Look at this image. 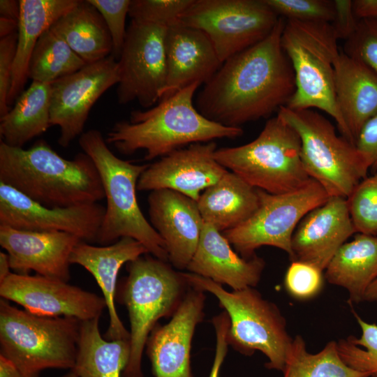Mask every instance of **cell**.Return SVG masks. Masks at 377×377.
<instances>
[{"label": "cell", "mask_w": 377, "mask_h": 377, "mask_svg": "<svg viewBox=\"0 0 377 377\" xmlns=\"http://www.w3.org/2000/svg\"><path fill=\"white\" fill-rule=\"evenodd\" d=\"M285 22L279 17L265 38L222 63L197 96L200 114L223 126L240 127L287 104L295 81L281 45Z\"/></svg>", "instance_id": "cell-1"}, {"label": "cell", "mask_w": 377, "mask_h": 377, "mask_svg": "<svg viewBox=\"0 0 377 377\" xmlns=\"http://www.w3.org/2000/svg\"><path fill=\"white\" fill-rule=\"evenodd\" d=\"M0 182L49 207L94 204L105 198L99 173L87 154L63 158L44 140L28 149L1 141Z\"/></svg>", "instance_id": "cell-2"}, {"label": "cell", "mask_w": 377, "mask_h": 377, "mask_svg": "<svg viewBox=\"0 0 377 377\" xmlns=\"http://www.w3.org/2000/svg\"><path fill=\"white\" fill-rule=\"evenodd\" d=\"M200 85L193 83L151 108L133 110L129 121L114 124L107 133V144L124 155L145 150V159L149 161L193 143L240 137L244 132L241 127L211 121L193 105V96Z\"/></svg>", "instance_id": "cell-3"}, {"label": "cell", "mask_w": 377, "mask_h": 377, "mask_svg": "<svg viewBox=\"0 0 377 377\" xmlns=\"http://www.w3.org/2000/svg\"><path fill=\"white\" fill-rule=\"evenodd\" d=\"M79 145L94 161L106 199L96 243L105 246L131 237L140 242L151 256L168 262L165 244L142 214L136 196L138 182L148 165L135 164L117 156L96 129L84 132L79 137Z\"/></svg>", "instance_id": "cell-4"}, {"label": "cell", "mask_w": 377, "mask_h": 377, "mask_svg": "<svg viewBox=\"0 0 377 377\" xmlns=\"http://www.w3.org/2000/svg\"><path fill=\"white\" fill-rule=\"evenodd\" d=\"M337 40L331 23L286 20L281 45L293 69L295 90L285 106L324 112L334 119L341 135L355 144L336 102Z\"/></svg>", "instance_id": "cell-5"}, {"label": "cell", "mask_w": 377, "mask_h": 377, "mask_svg": "<svg viewBox=\"0 0 377 377\" xmlns=\"http://www.w3.org/2000/svg\"><path fill=\"white\" fill-rule=\"evenodd\" d=\"M81 320L34 315L0 300V355L22 377H40L48 369H73Z\"/></svg>", "instance_id": "cell-6"}, {"label": "cell", "mask_w": 377, "mask_h": 377, "mask_svg": "<svg viewBox=\"0 0 377 377\" xmlns=\"http://www.w3.org/2000/svg\"><path fill=\"white\" fill-rule=\"evenodd\" d=\"M183 275L191 287L212 293L225 309L230 319L228 345L246 355L260 351L268 359L267 369L283 371L293 339L274 303L253 287L228 291L209 279L191 272Z\"/></svg>", "instance_id": "cell-7"}, {"label": "cell", "mask_w": 377, "mask_h": 377, "mask_svg": "<svg viewBox=\"0 0 377 377\" xmlns=\"http://www.w3.org/2000/svg\"><path fill=\"white\" fill-rule=\"evenodd\" d=\"M127 266L119 296L129 316L131 354L122 377H143L142 357L151 331L159 319L172 316L190 286L183 272L153 256L143 255Z\"/></svg>", "instance_id": "cell-8"}, {"label": "cell", "mask_w": 377, "mask_h": 377, "mask_svg": "<svg viewBox=\"0 0 377 377\" xmlns=\"http://www.w3.org/2000/svg\"><path fill=\"white\" fill-rule=\"evenodd\" d=\"M214 157L249 185L272 194L297 190L311 179L302 164L299 135L277 115L253 141L217 148Z\"/></svg>", "instance_id": "cell-9"}, {"label": "cell", "mask_w": 377, "mask_h": 377, "mask_svg": "<svg viewBox=\"0 0 377 377\" xmlns=\"http://www.w3.org/2000/svg\"><path fill=\"white\" fill-rule=\"evenodd\" d=\"M277 116L299 135L304 168L330 197L347 198L368 176L369 166L355 144L339 135L332 123L316 110L282 106Z\"/></svg>", "instance_id": "cell-10"}, {"label": "cell", "mask_w": 377, "mask_h": 377, "mask_svg": "<svg viewBox=\"0 0 377 377\" xmlns=\"http://www.w3.org/2000/svg\"><path fill=\"white\" fill-rule=\"evenodd\" d=\"M258 193L259 205L253 214L239 226L222 234L246 259L255 256L256 250L263 246L281 249L290 258L292 237L299 223L330 196L313 179L293 191L272 194L258 189Z\"/></svg>", "instance_id": "cell-11"}, {"label": "cell", "mask_w": 377, "mask_h": 377, "mask_svg": "<svg viewBox=\"0 0 377 377\" xmlns=\"http://www.w3.org/2000/svg\"><path fill=\"white\" fill-rule=\"evenodd\" d=\"M279 18L265 0H193L179 21L205 32L223 63L265 38Z\"/></svg>", "instance_id": "cell-12"}, {"label": "cell", "mask_w": 377, "mask_h": 377, "mask_svg": "<svg viewBox=\"0 0 377 377\" xmlns=\"http://www.w3.org/2000/svg\"><path fill=\"white\" fill-rule=\"evenodd\" d=\"M168 27L131 20L118 59L119 104L137 101L147 108L161 100L167 80Z\"/></svg>", "instance_id": "cell-13"}, {"label": "cell", "mask_w": 377, "mask_h": 377, "mask_svg": "<svg viewBox=\"0 0 377 377\" xmlns=\"http://www.w3.org/2000/svg\"><path fill=\"white\" fill-rule=\"evenodd\" d=\"M119 80L118 61L110 55L51 84L50 124L59 127V145L84 133L91 108Z\"/></svg>", "instance_id": "cell-14"}, {"label": "cell", "mask_w": 377, "mask_h": 377, "mask_svg": "<svg viewBox=\"0 0 377 377\" xmlns=\"http://www.w3.org/2000/svg\"><path fill=\"white\" fill-rule=\"evenodd\" d=\"M0 296L34 315L73 317L81 321L100 318L106 307L104 298L96 293L38 274L12 272L0 283Z\"/></svg>", "instance_id": "cell-15"}, {"label": "cell", "mask_w": 377, "mask_h": 377, "mask_svg": "<svg viewBox=\"0 0 377 377\" xmlns=\"http://www.w3.org/2000/svg\"><path fill=\"white\" fill-rule=\"evenodd\" d=\"M105 207L87 204L68 207L41 205L0 182V226L39 232H64L87 243L96 242Z\"/></svg>", "instance_id": "cell-16"}, {"label": "cell", "mask_w": 377, "mask_h": 377, "mask_svg": "<svg viewBox=\"0 0 377 377\" xmlns=\"http://www.w3.org/2000/svg\"><path fill=\"white\" fill-rule=\"evenodd\" d=\"M216 149L214 141L197 142L161 157L142 173L137 190L170 189L197 202L228 171L215 159Z\"/></svg>", "instance_id": "cell-17"}, {"label": "cell", "mask_w": 377, "mask_h": 377, "mask_svg": "<svg viewBox=\"0 0 377 377\" xmlns=\"http://www.w3.org/2000/svg\"><path fill=\"white\" fill-rule=\"evenodd\" d=\"M205 302L204 292L190 286L171 320L151 331L146 351L155 377H193L191 342L204 316Z\"/></svg>", "instance_id": "cell-18"}, {"label": "cell", "mask_w": 377, "mask_h": 377, "mask_svg": "<svg viewBox=\"0 0 377 377\" xmlns=\"http://www.w3.org/2000/svg\"><path fill=\"white\" fill-rule=\"evenodd\" d=\"M82 241L64 232L29 231L0 226V245L9 257L14 273L36 274L68 282L70 258Z\"/></svg>", "instance_id": "cell-19"}, {"label": "cell", "mask_w": 377, "mask_h": 377, "mask_svg": "<svg viewBox=\"0 0 377 377\" xmlns=\"http://www.w3.org/2000/svg\"><path fill=\"white\" fill-rule=\"evenodd\" d=\"M150 223L165 244L168 262L186 269L198 244L204 221L197 202L170 189L150 191L147 198Z\"/></svg>", "instance_id": "cell-20"}, {"label": "cell", "mask_w": 377, "mask_h": 377, "mask_svg": "<svg viewBox=\"0 0 377 377\" xmlns=\"http://www.w3.org/2000/svg\"><path fill=\"white\" fill-rule=\"evenodd\" d=\"M355 232L347 199L330 197L299 223L292 237L290 259L324 271L339 249Z\"/></svg>", "instance_id": "cell-21"}, {"label": "cell", "mask_w": 377, "mask_h": 377, "mask_svg": "<svg viewBox=\"0 0 377 377\" xmlns=\"http://www.w3.org/2000/svg\"><path fill=\"white\" fill-rule=\"evenodd\" d=\"M147 253V249L140 242L131 237H122L105 246L80 241L71 253V264L87 269L103 293L109 315V326L104 336L108 340L130 339V332L119 318L114 303L117 276L125 263Z\"/></svg>", "instance_id": "cell-22"}, {"label": "cell", "mask_w": 377, "mask_h": 377, "mask_svg": "<svg viewBox=\"0 0 377 377\" xmlns=\"http://www.w3.org/2000/svg\"><path fill=\"white\" fill-rule=\"evenodd\" d=\"M165 47L167 80L162 98L193 83L205 84L222 64L207 34L179 21L168 27Z\"/></svg>", "instance_id": "cell-23"}, {"label": "cell", "mask_w": 377, "mask_h": 377, "mask_svg": "<svg viewBox=\"0 0 377 377\" xmlns=\"http://www.w3.org/2000/svg\"><path fill=\"white\" fill-rule=\"evenodd\" d=\"M265 267V260L257 255L249 259L242 257L221 232L204 222L198 246L186 269L237 290L255 288Z\"/></svg>", "instance_id": "cell-24"}, {"label": "cell", "mask_w": 377, "mask_h": 377, "mask_svg": "<svg viewBox=\"0 0 377 377\" xmlns=\"http://www.w3.org/2000/svg\"><path fill=\"white\" fill-rule=\"evenodd\" d=\"M335 98L355 142L363 126L377 114V73L343 52L335 64Z\"/></svg>", "instance_id": "cell-25"}, {"label": "cell", "mask_w": 377, "mask_h": 377, "mask_svg": "<svg viewBox=\"0 0 377 377\" xmlns=\"http://www.w3.org/2000/svg\"><path fill=\"white\" fill-rule=\"evenodd\" d=\"M20 13L17 42L8 103H15L24 91L29 63L34 47L41 36L79 0H20Z\"/></svg>", "instance_id": "cell-26"}, {"label": "cell", "mask_w": 377, "mask_h": 377, "mask_svg": "<svg viewBox=\"0 0 377 377\" xmlns=\"http://www.w3.org/2000/svg\"><path fill=\"white\" fill-rule=\"evenodd\" d=\"M197 205L204 222L221 232L249 219L259 205L258 189L228 171L200 194Z\"/></svg>", "instance_id": "cell-27"}, {"label": "cell", "mask_w": 377, "mask_h": 377, "mask_svg": "<svg viewBox=\"0 0 377 377\" xmlns=\"http://www.w3.org/2000/svg\"><path fill=\"white\" fill-rule=\"evenodd\" d=\"M325 271L330 283L347 290L350 303L363 302L377 278V236L357 233L339 249Z\"/></svg>", "instance_id": "cell-28"}, {"label": "cell", "mask_w": 377, "mask_h": 377, "mask_svg": "<svg viewBox=\"0 0 377 377\" xmlns=\"http://www.w3.org/2000/svg\"><path fill=\"white\" fill-rule=\"evenodd\" d=\"M87 64L112 54V38L98 10L88 0L79 2L50 28Z\"/></svg>", "instance_id": "cell-29"}, {"label": "cell", "mask_w": 377, "mask_h": 377, "mask_svg": "<svg viewBox=\"0 0 377 377\" xmlns=\"http://www.w3.org/2000/svg\"><path fill=\"white\" fill-rule=\"evenodd\" d=\"M51 84L32 81L17 98L13 108L0 118L3 142L22 148L29 140L52 126L50 124Z\"/></svg>", "instance_id": "cell-30"}, {"label": "cell", "mask_w": 377, "mask_h": 377, "mask_svg": "<svg viewBox=\"0 0 377 377\" xmlns=\"http://www.w3.org/2000/svg\"><path fill=\"white\" fill-rule=\"evenodd\" d=\"M99 318L81 321L77 353L71 371L78 377H121L131 354L130 339L102 337Z\"/></svg>", "instance_id": "cell-31"}, {"label": "cell", "mask_w": 377, "mask_h": 377, "mask_svg": "<svg viewBox=\"0 0 377 377\" xmlns=\"http://www.w3.org/2000/svg\"><path fill=\"white\" fill-rule=\"evenodd\" d=\"M282 372L283 377H369L342 360L337 341H330L320 351L311 353L300 335L293 340Z\"/></svg>", "instance_id": "cell-32"}, {"label": "cell", "mask_w": 377, "mask_h": 377, "mask_svg": "<svg viewBox=\"0 0 377 377\" xmlns=\"http://www.w3.org/2000/svg\"><path fill=\"white\" fill-rule=\"evenodd\" d=\"M87 64L51 29L38 39L29 63L32 81L52 84L73 74Z\"/></svg>", "instance_id": "cell-33"}, {"label": "cell", "mask_w": 377, "mask_h": 377, "mask_svg": "<svg viewBox=\"0 0 377 377\" xmlns=\"http://www.w3.org/2000/svg\"><path fill=\"white\" fill-rule=\"evenodd\" d=\"M353 315L361 329V336H349L337 341L342 360L350 367L377 377V325L363 320L354 310Z\"/></svg>", "instance_id": "cell-34"}, {"label": "cell", "mask_w": 377, "mask_h": 377, "mask_svg": "<svg viewBox=\"0 0 377 377\" xmlns=\"http://www.w3.org/2000/svg\"><path fill=\"white\" fill-rule=\"evenodd\" d=\"M346 199L356 233L377 236V172L363 179Z\"/></svg>", "instance_id": "cell-35"}, {"label": "cell", "mask_w": 377, "mask_h": 377, "mask_svg": "<svg viewBox=\"0 0 377 377\" xmlns=\"http://www.w3.org/2000/svg\"><path fill=\"white\" fill-rule=\"evenodd\" d=\"M274 13L286 20L331 23L334 17L333 1L265 0Z\"/></svg>", "instance_id": "cell-36"}, {"label": "cell", "mask_w": 377, "mask_h": 377, "mask_svg": "<svg viewBox=\"0 0 377 377\" xmlns=\"http://www.w3.org/2000/svg\"><path fill=\"white\" fill-rule=\"evenodd\" d=\"M193 0H131L128 15L131 20L161 24L177 22Z\"/></svg>", "instance_id": "cell-37"}, {"label": "cell", "mask_w": 377, "mask_h": 377, "mask_svg": "<svg viewBox=\"0 0 377 377\" xmlns=\"http://www.w3.org/2000/svg\"><path fill=\"white\" fill-rule=\"evenodd\" d=\"M323 270L313 265L291 261L284 276V286L288 294L298 300H308L316 296L324 284Z\"/></svg>", "instance_id": "cell-38"}, {"label": "cell", "mask_w": 377, "mask_h": 377, "mask_svg": "<svg viewBox=\"0 0 377 377\" xmlns=\"http://www.w3.org/2000/svg\"><path fill=\"white\" fill-rule=\"evenodd\" d=\"M343 52L377 73V20H359L355 31L346 40Z\"/></svg>", "instance_id": "cell-39"}, {"label": "cell", "mask_w": 377, "mask_h": 377, "mask_svg": "<svg viewBox=\"0 0 377 377\" xmlns=\"http://www.w3.org/2000/svg\"><path fill=\"white\" fill-rule=\"evenodd\" d=\"M103 17L112 42L114 58L118 61L126 34V18L131 0H88Z\"/></svg>", "instance_id": "cell-40"}, {"label": "cell", "mask_w": 377, "mask_h": 377, "mask_svg": "<svg viewBox=\"0 0 377 377\" xmlns=\"http://www.w3.org/2000/svg\"><path fill=\"white\" fill-rule=\"evenodd\" d=\"M0 38V116L1 117L10 109L8 103V96L16 54L17 31Z\"/></svg>", "instance_id": "cell-41"}, {"label": "cell", "mask_w": 377, "mask_h": 377, "mask_svg": "<svg viewBox=\"0 0 377 377\" xmlns=\"http://www.w3.org/2000/svg\"><path fill=\"white\" fill-rule=\"evenodd\" d=\"M334 17L331 22L337 38L347 40L355 31L359 20L353 7V1L334 0Z\"/></svg>", "instance_id": "cell-42"}, {"label": "cell", "mask_w": 377, "mask_h": 377, "mask_svg": "<svg viewBox=\"0 0 377 377\" xmlns=\"http://www.w3.org/2000/svg\"><path fill=\"white\" fill-rule=\"evenodd\" d=\"M355 145L370 170L377 172V114L363 126L355 140Z\"/></svg>", "instance_id": "cell-43"}, {"label": "cell", "mask_w": 377, "mask_h": 377, "mask_svg": "<svg viewBox=\"0 0 377 377\" xmlns=\"http://www.w3.org/2000/svg\"><path fill=\"white\" fill-rule=\"evenodd\" d=\"M216 333V351L209 377H219L221 367L228 353L227 334L230 327V319L224 311L212 319Z\"/></svg>", "instance_id": "cell-44"}, {"label": "cell", "mask_w": 377, "mask_h": 377, "mask_svg": "<svg viewBox=\"0 0 377 377\" xmlns=\"http://www.w3.org/2000/svg\"><path fill=\"white\" fill-rule=\"evenodd\" d=\"M353 7L358 20H377V0H354Z\"/></svg>", "instance_id": "cell-45"}, {"label": "cell", "mask_w": 377, "mask_h": 377, "mask_svg": "<svg viewBox=\"0 0 377 377\" xmlns=\"http://www.w3.org/2000/svg\"><path fill=\"white\" fill-rule=\"evenodd\" d=\"M20 6L19 1L1 0L0 17H3L19 22Z\"/></svg>", "instance_id": "cell-46"}, {"label": "cell", "mask_w": 377, "mask_h": 377, "mask_svg": "<svg viewBox=\"0 0 377 377\" xmlns=\"http://www.w3.org/2000/svg\"><path fill=\"white\" fill-rule=\"evenodd\" d=\"M0 377H22L15 365L8 359L0 355Z\"/></svg>", "instance_id": "cell-47"}, {"label": "cell", "mask_w": 377, "mask_h": 377, "mask_svg": "<svg viewBox=\"0 0 377 377\" xmlns=\"http://www.w3.org/2000/svg\"><path fill=\"white\" fill-rule=\"evenodd\" d=\"M7 253L0 252V283L3 282L12 272Z\"/></svg>", "instance_id": "cell-48"}, {"label": "cell", "mask_w": 377, "mask_h": 377, "mask_svg": "<svg viewBox=\"0 0 377 377\" xmlns=\"http://www.w3.org/2000/svg\"><path fill=\"white\" fill-rule=\"evenodd\" d=\"M377 302V278L372 282L367 290L363 298V302Z\"/></svg>", "instance_id": "cell-49"}, {"label": "cell", "mask_w": 377, "mask_h": 377, "mask_svg": "<svg viewBox=\"0 0 377 377\" xmlns=\"http://www.w3.org/2000/svg\"><path fill=\"white\" fill-rule=\"evenodd\" d=\"M61 377H78L75 373H73L71 370L62 376Z\"/></svg>", "instance_id": "cell-50"}]
</instances>
